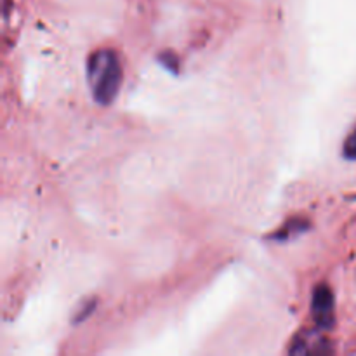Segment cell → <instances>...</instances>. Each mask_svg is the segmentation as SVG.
<instances>
[{"label": "cell", "instance_id": "cell-1", "mask_svg": "<svg viewBox=\"0 0 356 356\" xmlns=\"http://www.w3.org/2000/svg\"><path fill=\"white\" fill-rule=\"evenodd\" d=\"M89 82L99 104H110L122 82V68L113 51L96 52L89 61Z\"/></svg>", "mask_w": 356, "mask_h": 356}, {"label": "cell", "instance_id": "cell-2", "mask_svg": "<svg viewBox=\"0 0 356 356\" xmlns=\"http://www.w3.org/2000/svg\"><path fill=\"white\" fill-rule=\"evenodd\" d=\"M313 315L320 327H330L334 322V298L327 285H318L313 294Z\"/></svg>", "mask_w": 356, "mask_h": 356}, {"label": "cell", "instance_id": "cell-3", "mask_svg": "<svg viewBox=\"0 0 356 356\" xmlns=\"http://www.w3.org/2000/svg\"><path fill=\"white\" fill-rule=\"evenodd\" d=\"M344 155H346L348 159L356 160V129L348 136L346 143H344Z\"/></svg>", "mask_w": 356, "mask_h": 356}]
</instances>
